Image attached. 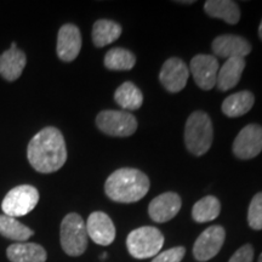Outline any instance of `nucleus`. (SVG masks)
I'll list each match as a JSON object with an SVG mask.
<instances>
[{
	"label": "nucleus",
	"mask_w": 262,
	"mask_h": 262,
	"mask_svg": "<svg viewBox=\"0 0 262 262\" xmlns=\"http://www.w3.org/2000/svg\"><path fill=\"white\" fill-rule=\"evenodd\" d=\"M27 157L38 172L50 173L60 170L67 160V148L61 131L52 126L39 131L29 142Z\"/></svg>",
	"instance_id": "nucleus-1"
},
{
	"label": "nucleus",
	"mask_w": 262,
	"mask_h": 262,
	"mask_svg": "<svg viewBox=\"0 0 262 262\" xmlns=\"http://www.w3.org/2000/svg\"><path fill=\"white\" fill-rule=\"evenodd\" d=\"M148 189L149 180L146 173L133 168L116 170L104 183V192L108 198L118 203L139 202Z\"/></svg>",
	"instance_id": "nucleus-2"
},
{
	"label": "nucleus",
	"mask_w": 262,
	"mask_h": 262,
	"mask_svg": "<svg viewBox=\"0 0 262 262\" xmlns=\"http://www.w3.org/2000/svg\"><path fill=\"white\" fill-rule=\"evenodd\" d=\"M214 129L210 117L205 112H193L186 122L185 143L192 155L203 156L210 149Z\"/></svg>",
	"instance_id": "nucleus-3"
},
{
	"label": "nucleus",
	"mask_w": 262,
	"mask_h": 262,
	"mask_svg": "<svg viewBox=\"0 0 262 262\" xmlns=\"http://www.w3.org/2000/svg\"><path fill=\"white\" fill-rule=\"evenodd\" d=\"M164 237L158 228L145 226L134 229L126 238V247L130 255L135 258L155 257L163 248Z\"/></svg>",
	"instance_id": "nucleus-4"
},
{
	"label": "nucleus",
	"mask_w": 262,
	"mask_h": 262,
	"mask_svg": "<svg viewBox=\"0 0 262 262\" xmlns=\"http://www.w3.org/2000/svg\"><path fill=\"white\" fill-rule=\"evenodd\" d=\"M60 241L63 251L70 256L84 254L88 248V231L80 215L72 212L62 220Z\"/></svg>",
	"instance_id": "nucleus-5"
},
{
	"label": "nucleus",
	"mask_w": 262,
	"mask_h": 262,
	"mask_svg": "<svg viewBox=\"0 0 262 262\" xmlns=\"http://www.w3.org/2000/svg\"><path fill=\"white\" fill-rule=\"evenodd\" d=\"M39 202L37 188L29 185H22L12 188L5 195L2 203L4 215L10 217H21L27 215L35 208Z\"/></svg>",
	"instance_id": "nucleus-6"
},
{
	"label": "nucleus",
	"mask_w": 262,
	"mask_h": 262,
	"mask_svg": "<svg viewBox=\"0 0 262 262\" xmlns=\"http://www.w3.org/2000/svg\"><path fill=\"white\" fill-rule=\"evenodd\" d=\"M96 125L106 135L126 137L136 131L137 120L129 112L103 111L96 118Z\"/></svg>",
	"instance_id": "nucleus-7"
},
{
	"label": "nucleus",
	"mask_w": 262,
	"mask_h": 262,
	"mask_svg": "<svg viewBox=\"0 0 262 262\" xmlns=\"http://www.w3.org/2000/svg\"><path fill=\"white\" fill-rule=\"evenodd\" d=\"M262 150V126L249 124L242 129L233 142V153L239 159L248 160L258 156Z\"/></svg>",
	"instance_id": "nucleus-8"
},
{
	"label": "nucleus",
	"mask_w": 262,
	"mask_h": 262,
	"mask_svg": "<svg viewBox=\"0 0 262 262\" xmlns=\"http://www.w3.org/2000/svg\"><path fill=\"white\" fill-rule=\"evenodd\" d=\"M226 233L221 226H211L206 228L203 233L196 238L193 255L198 261H208L219 254L222 245L225 243Z\"/></svg>",
	"instance_id": "nucleus-9"
},
{
	"label": "nucleus",
	"mask_w": 262,
	"mask_h": 262,
	"mask_svg": "<svg viewBox=\"0 0 262 262\" xmlns=\"http://www.w3.org/2000/svg\"><path fill=\"white\" fill-rule=\"evenodd\" d=\"M191 73L195 84L203 90H211L216 85L219 61L212 55H196L191 61Z\"/></svg>",
	"instance_id": "nucleus-10"
},
{
	"label": "nucleus",
	"mask_w": 262,
	"mask_h": 262,
	"mask_svg": "<svg viewBox=\"0 0 262 262\" xmlns=\"http://www.w3.org/2000/svg\"><path fill=\"white\" fill-rule=\"evenodd\" d=\"M189 71L185 62L178 57H171L165 61L160 70V83L169 93H179L186 86Z\"/></svg>",
	"instance_id": "nucleus-11"
},
{
	"label": "nucleus",
	"mask_w": 262,
	"mask_h": 262,
	"mask_svg": "<svg viewBox=\"0 0 262 262\" xmlns=\"http://www.w3.org/2000/svg\"><path fill=\"white\" fill-rule=\"evenodd\" d=\"M88 235L98 245H110L116 238V227L113 221L102 211H95L89 216L86 224Z\"/></svg>",
	"instance_id": "nucleus-12"
},
{
	"label": "nucleus",
	"mask_w": 262,
	"mask_h": 262,
	"mask_svg": "<svg viewBox=\"0 0 262 262\" xmlns=\"http://www.w3.org/2000/svg\"><path fill=\"white\" fill-rule=\"evenodd\" d=\"M180 209H181V198L178 193L166 192L156 196L149 203L148 214L153 221L163 224L175 217L179 214Z\"/></svg>",
	"instance_id": "nucleus-13"
},
{
	"label": "nucleus",
	"mask_w": 262,
	"mask_h": 262,
	"mask_svg": "<svg viewBox=\"0 0 262 262\" xmlns=\"http://www.w3.org/2000/svg\"><path fill=\"white\" fill-rule=\"evenodd\" d=\"M211 48L216 56L226 60L233 57L245 58L251 51L250 42L234 34H225L215 38Z\"/></svg>",
	"instance_id": "nucleus-14"
},
{
	"label": "nucleus",
	"mask_w": 262,
	"mask_h": 262,
	"mask_svg": "<svg viewBox=\"0 0 262 262\" xmlns=\"http://www.w3.org/2000/svg\"><path fill=\"white\" fill-rule=\"evenodd\" d=\"M81 49V34L74 25L62 26L57 34V55L60 60L71 62L77 58Z\"/></svg>",
	"instance_id": "nucleus-15"
},
{
	"label": "nucleus",
	"mask_w": 262,
	"mask_h": 262,
	"mask_svg": "<svg viewBox=\"0 0 262 262\" xmlns=\"http://www.w3.org/2000/svg\"><path fill=\"white\" fill-rule=\"evenodd\" d=\"M26 62L25 52L16 48V42H12L11 48L0 55V75L8 81H15L21 77Z\"/></svg>",
	"instance_id": "nucleus-16"
},
{
	"label": "nucleus",
	"mask_w": 262,
	"mask_h": 262,
	"mask_svg": "<svg viewBox=\"0 0 262 262\" xmlns=\"http://www.w3.org/2000/svg\"><path fill=\"white\" fill-rule=\"evenodd\" d=\"M245 64H247L245 58L233 57L226 60L224 66L219 70L217 79H216L219 90L227 91L233 89L241 80Z\"/></svg>",
	"instance_id": "nucleus-17"
},
{
	"label": "nucleus",
	"mask_w": 262,
	"mask_h": 262,
	"mask_svg": "<svg viewBox=\"0 0 262 262\" xmlns=\"http://www.w3.org/2000/svg\"><path fill=\"white\" fill-rule=\"evenodd\" d=\"M6 255L11 262H45L48 257L45 249L35 243H15L10 245Z\"/></svg>",
	"instance_id": "nucleus-18"
},
{
	"label": "nucleus",
	"mask_w": 262,
	"mask_h": 262,
	"mask_svg": "<svg viewBox=\"0 0 262 262\" xmlns=\"http://www.w3.org/2000/svg\"><path fill=\"white\" fill-rule=\"evenodd\" d=\"M204 10L210 17L221 18L228 25L238 24L241 19V10L231 0H209L204 4Z\"/></svg>",
	"instance_id": "nucleus-19"
},
{
	"label": "nucleus",
	"mask_w": 262,
	"mask_h": 262,
	"mask_svg": "<svg viewBox=\"0 0 262 262\" xmlns=\"http://www.w3.org/2000/svg\"><path fill=\"white\" fill-rule=\"evenodd\" d=\"M255 97L250 91H239L229 95L222 103V112L229 118H237L247 114L254 106Z\"/></svg>",
	"instance_id": "nucleus-20"
},
{
	"label": "nucleus",
	"mask_w": 262,
	"mask_h": 262,
	"mask_svg": "<svg viewBox=\"0 0 262 262\" xmlns=\"http://www.w3.org/2000/svg\"><path fill=\"white\" fill-rule=\"evenodd\" d=\"M122 34V27L111 19H98L93 27V41L95 47L103 48L112 44Z\"/></svg>",
	"instance_id": "nucleus-21"
},
{
	"label": "nucleus",
	"mask_w": 262,
	"mask_h": 262,
	"mask_svg": "<svg viewBox=\"0 0 262 262\" xmlns=\"http://www.w3.org/2000/svg\"><path fill=\"white\" fill-rule=\"evenodd\" d=\"M114 100L124 110L136 111L142 106L143 95L135 84L125 81L116 90Z\"/></svg>",
	"instance_id": "nucleus-22"
},
{
	"label": "nucleus",
	"mask_w": 262,
	"mask_h": 262,
	"mask_svg": "<svg viewBox=\"0 0 262 262\" xmlns=\"http://www.w3.org/2000/svg\"><path fill=\"white\" fill-rule=\"evenodd\" d=\"M221 204L217 198L212 195H206L198 201L192 209V217L195 222L204 224L215 220L220 215Z\"/></svg>",
	"instance_id": "nucleus-23"
},
{
	"label": "nucleus",
	"mask_w": 262,
	"mask_h": 262,
	"mask_svg": "<svg viewBox=\"0 0 262 262\" xmlns=\"http://www.w3.org/2000/svg\"><path fill=\"white\" fill-rule=\"evenodd\" d=\"M0 234L3 237L16 241L18 243L26 242L33 235V231L27 226L6 215H0Z\"/></svg>",
	"instance_id": "nucleus-24"
},
{
	"label": "nucleus",
	"mask_w": 262,
	"mask_h": 262,
	"mask_svg": "<svg viewBox=\"0 0 262 262\" xmlns=\"http://www.w3.org/2000/svg\"><path fill=\"white\" fill-rule=\"evenodd\" d=\"M135 63V55L123 48L111 49L104 56V66L111 71H130Z\"/></svg>",
	"instance_id": "nucleus-25"
},
{
	"label": "nucleus",
	"mask_w": 262,
	"mask_h": 262,
	"mask_svg": "<svg viewBox=\"0 0 262 262\" xmlns=\"http://www.w3.org/2000/svg\"><path fill=\"white\" fill-rule=\"evenodd\" d=\"M248 224L255 231L262 229V192H258L251 199L248 210Z\"/></svg>",
	"instance_id": "nucleus-26"
},
{
	"label": "nucleus",
	"mask_w": 262,
	"mask_h": 262,
	"mask_svg": "<svg viewBox=\"0 0 262 262\" xmlns=\"http://www.w3.org/2000/svg\"><path fill=\"white\" fill-rule=\"evenodd\" d=\"M185 254L186 249L183 247L171 248L169 250L163 251V253L157 255L152 260V262H181Z\"/></svg>",
	"instance_id": "nucleus-27"
},
{
	"label": "nucleus",
	"mask_w": 262,
	"mask_h": 262,
	"mask_svg": "<svg viewBox=\"0 0 262 262\" xmlns=\"http://www.w3.org/2000/svg\"><path fill=\"white\" fill-rule=\"evenodd\" d=\"M253 260L254 249L250 244H245L232 255V257L229 258L228 262H253Z\"/></svg>",
	"instance_id": "nucleus-28"
},
{
	"label": "nucleus",
	"mask_w": 262,
	"mask_h": 262,
	"mask_svg": "<svg viewBox=\"0 0 262 262\" xmlns=\"http://www.w3.org/2000/svg\"><path fill=\"white\" fill-rule=\"evenodd\" d=\"M258 37H260V39L262 40V19H261L260 26H258Z\"/></svg>",
	"instance_id": "nucleus-29"
},
{
	"label": "nucleus",
	"mask_w": 262,
	"mask_h": 262,
	"mask_svg": "<svg viewBox=\"0 0 262 262\" xmlns=\"http://www.w3.org/2000/svg\"><path fill=\"white\" fill-rule=\"evenodd\" d=\"M179 3V4H193V3H194V2H178Z\"/></svg>",
	"instance_id": "nucleus-30"
},
{
	"label": "nucleus",
	"mask_w": 262,
	"mask_h": 262,
	"mask_svg": "<svg viewBox=\"0 0 262 262\" xmlns=\"http://www.w3.org/2000/svg\"><path fill=\"white\" fill-rule=\"evenodd\" d=\"M258 262H262V254L260 255V257H258Z\"/></svg>",
	"instance_id": "nucleus-31"
}]
</instances>
